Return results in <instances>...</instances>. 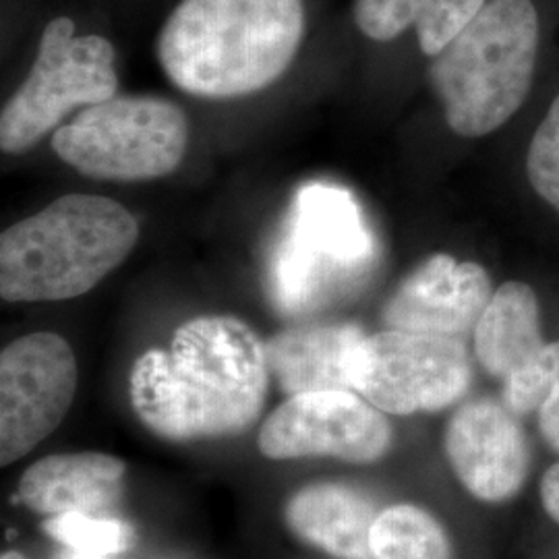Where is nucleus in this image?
Masks as SVG:
<instances>
[{
  "label": "nucleus",
  "mask_w": 559,
  "mask_h": 559,
  "mask_svg": "<svg viewBox=\"0 0 559 559\" xmlns=\"http://www.w3.org/2000/svg\"><path fill=\"white\" fill-rule=\"evenodd\" d=\"M260 336L233 316L185 321L168 348H150L129 373V400L162 440L235 438L260 419L270 390Z\"/></svg>",
  "instance_id": "1"
},
{
  "label": "nucleus",
  "mask_w": 559,
  "mask_h": 559,
  "mask_svg": "<svg viewBox=\"0 0 559 559\" xmlns=\"http://www.w3.org/2000/svg\"><path fill=\"white\" fill-rule=\"evenodd\" d=\"M302 34V0H180L162 27L158 60L182 92L228 100L278 81Z\"/></svg>",
  "instance_id": "2"
},
{
  "label": "nucleus",
  "mask_w": 559,
  "mask_h": 559,
  "mask_svg": "<svg viewBox=\"0 0 559 559\" xmlns=\"http://www.w3.org/2000/svg\"><path fill=\"white\" fill-rule=\"evenodd\" d=\"M140 224L119 201L71 193L0 237V297L52 302L96 288L131 255Z\"/></svg>",
  "instance_id": "3"
},
{
  "label": "nucleus",
  "mask_w": 559,
  "mask_h": 559,
  "mask_svg": "<svg viewBox=\"0 0 559 559\" xmlns=\"http://www.w3.org/2000/svg\"><path fill=\"white\" fill-rule=\"evenodd\" d=\"M539 48V17L531 0H491L441 50L429 81L454 133L483 138L526 100Z\"/></svg>",
  "instance_id": "4"
},
{
  "label": "nucleus",
  "mask_w": 559,
  "mask_h": 559,
  "mask_svg": "<svg viewBox=\"0 0 559 559\" xmlns=\"http://www.w3.org/2000/svg\"><path fill=\"white\" fill-rule=\"evenodd\" d=\"M376 261L378 242L355 195L330 182L302 185L270 258V297L282 316L316 313L355 293Z\"/></svg>",
  "instance_id": "5"
},
{
  "label": "nucleus",
  "mask_w": 559,
  "mask_h": 559,
  "mask_svg": "<svg viewBox=\"0 0 559 559\" xmlns=\"http://www.w3.org/2000/svg\"><path fill=\"white\" fill-rule=\"evenodd\" d=\"M189 145V120L175 102L120 96L85 106L52 135L60 160L100 180L140 182L173 175Z\"/></svg>",
  "instance_id": "6"
},
{
  "label": "nucleus",
  "mask_w": 559,
  "mask_h": 559,
  "mask_svg": "<svg viewBox=\"0 0 559 559\" xmlns=\"http://www.w3.org/2000/svg\"><path fill=\"white\" fill-rule=\"evenodd\" d=\"M117 90L112 44L102 36H75V23L69 17L50 21L29 75L2 108V152H27L69 112L110 100Z\"/></svg>",
  "instance_id": "7"
},
{
  "label": "nucleus",
  "mask_w": 559,
  "mask_h": 559,
  "mask_svg": "<svg viewBox=\"0 0 559 559\" xmlns=\"http://www.w3.org/2000/svg\"><path fill=\"white\" fill-rule=\"evenodd\" d=\"M471 360L459 338L404 330L362 336L348 359L350 390L385 415L438 413L471 385Z\"/></svg>",
  "instance_id": "8"
},
{
  "label": "nucleus",
  "mask_w": 559,
  "mask_h": 559,
  "mask_svg": "<svg viewBox=\"0 0 559 559\" xmlns=\"http://www.w3.org/2000/svg\"><path fill=\"white\" fill-rule=\"evenodd\" d=\"M394 431L385 413L353 390H318L288 396L263 420L258 445L265 459H336L380 462Z\"/></svg>",
  "instance_id": "9"
},
{
  "label": "nucleus",
  "mask_w": 559,
  "mask_h": 559,
  "mask_svg": "<svg viewBox=\"0 0 559 559\" xmlns=\"http://www.w3.org/2000/svg\"><path fill=\"white\" fill-rule=\"evenodd\" d=\"M78 392V359L55 332L13 340L0 355V464L29 454L67 417Z\"/></svg>",
  "instance_id": "10"
},
{
  "label": "nucleus",
  "mask_w": 559,
  "mask_h": 559,
  "mask_svg": "<svg viewBox=\"0 0 559 559\" xmlns=\"http://www.w3.org/2000/svg\"><path fill=\"white\" fill-rule=\"evenodd\" d=\"M443 450L460 485L485 503L516 498L531 471V448L519 417L496 400L462 404L448 420Z\"/></svg>",
  "instance_id": "11"
},
{
  "label": "nucleus",
  "mask_w": 559,
  "mask_h": 559,
  "mask_svg": "<svg viewBox=\"0 0 559 559\" xmlns=\"http://www.w3.org/2000/svg\"><path fill=\"white\" fill-rule=\"evenodd\" d=\"M491 297L479 263L438 253L400 282L383 307V323L388 330L459 338L477 328Z\"/></svg>",
  "instance_id": "12"
},
{
  "label": "nucleus",
  "mask_w": 559,
  "mask_h": 559,
  "mask_svg": "<svg viewBox=\"0 0 559 559\" xmlns=\"http://www.w3.org/2000/svg\"><path fill=\"white\" fill-rule=\"evenodd\" d=\"M127 464L104 452L52 454L34 462L20 480L25 508L41 516H108L124 493Z\"/></svg>",
  "instance_id": "13"
},
{
  "label": "nucleus",
  "mask_w": 559,
  "mask_h": 559,
  "mask_svg": "<svg viewBox=\"0 0 559 559\" xmlns=\"http://www.w3.org/2000/svg\"><path fill=\"white\" fill-rule=\"evenodd\" d=\"M376 501L353 485L320 480L286 501L284 520L297 539L334 559L371 558Z\"/></svg>",
  "instance_id": "14"
},
{
  "label": "nucleus",
  "mask_w": 559,
  "mask_h": 559,
  "mask_svg": "<svg viewBox=\"0 0 559 559\" xmlns=\"http://www.w3.org/2000/svg\"><path fill=\"white\" fill-rule=\"evenodd\" d=\"M365 332L355 323H305L265 342L267 365L288 396L318 390H350L348 359Z\"/></svg>",
  "instance_id": "15"
},
{
  "label": "nucleus",
  "mask_w": 559,
  "mask_h": 559,
  "mask_svg": "<svg viewBox=\"0 0 559 559\" xmlns=\"http://www.w3.org/2000/svg\"><path fill=\"white\" fill-rule=\"evenodd\" d=\"M539 300L524 282H506L493 293L475 328V355L480 367L506 380L540 346Z\"/></svg>",
  "instance_id": "16"
},
{
  "label": "nucleus",
  "mask_w": 559,
  "mask_h": 559,
  "mask_svg": "<svg viewBox=\"0 0 559 559\" xmlns=\"http://www.w3.org/2000/svg\"><path fill=\"white\" fill-rule=\"evenodd\" d=\"M373 559H454L445 526L415 503L383 508L371 531Z\"/></svg>",
  "instance_id": "17"
},
{
  "label": "nucleus",
  "mask_w": 559,
  "mask_h": 559,
  "mask_svg": "<svg viewBox=\"0 0 559 559\" xmlns=\"http://www.w3.org/2000/svg\"><path fill=\"white\" fill-rule=\"evenodd\" d=\"M503 381L501 402L516 417L539 413L559 383V342H545Z\"/></svg>",
  "instance_id": "18"
},
{
  "label": "nucleus",
  "mask_w": 559,
  "mask_h": 559,
  "mask_svg": "<svg viewBox=\"0 0 559 559\" xmlns=\"http://www.w3.org/2000/svg\"><path fill=\"white\" fill-rule=\"evenodd\" d=\"M44 531L83 558H106L129 545V528L108 516L60 514L46 520Z\"/></svg>",
  "instance_id": "19"
},
{
  "label": "nucleus",
  "mask_w": 559,
  "mask_h": 559,
  "mask_svg": "<svg viewBox=\"0 0 559 559\" xmlns=\"http://www.w3.org/2000/svg\"><path fill=\"white\" fill-rule=\"evenodd\" d=\"M526 173L533 189L559 214V96L533 135Z\"/></svg>",
  "instance_id": "20"
},
{
  "label": "nucleus",
  "mask_w": 559,
  "mask_h": 559,
  "mask_svg": "<svg viewBox=\"0 0 559 559\" xmlns=\"http://www.w3.org/2000/svg\"><path fill=\"white\" fill-rule=\"evenodd\" d=\"M487 0H433L417 21L420 50L438 57L480 13Z\"/></svg>",
  "instance_id": "21"
},
{
  "label": "nucleus",
  "mask_w": 559,
  "mask_h": 559,
  "mask_svg": "<svg viewBox=\"0 0 559 559\" xmlns=\"http://www.w3.org/2000/svg\"><path fill=\"white\" fill-rule=\"evenodd\" d=\"M433 0H355V23L376 41L399 38L404 29L417 25Z\"/></svg>",
  "instance_id": "22"
},
{
  "label": "nucleus",
  "mask_w": 559,
  "mask_h": 559,
  "mask_svg": "<svg viewBox=\"0 0 559 559\" xmlns=\"http://www.w3.org/2000/svg\"><path fill=\"white\" fill-rule=\"evenodd\" d=\"M539 429L545 441L559 452V383L539 408Z\"/></svg>",
  "instance_id": "23"
},
{
  "label": "nucleus",
  "mask_w": 559,
  "mask_h": 559,
  "mask_svg": "<svg viewBox=\"0 0 559 559\" xmlns=\"http://www.w3.org/2000/svg\"><path fill=\"white\" fill-rule=\"evenodd\" d=\"M540 503L547 516L559 524V462L551 464L540 479Z\"/></svg>",
  "instance_id": "24"
},
{
  "label": "nucleus",
  "mask_w": 559,
  "mask_h": 559,
  "mask_svg": "<svg viewBox=\"0 0 559 559\" xmlns=\"http://www.w3.org/2000/svg\"><path fill=\"white\" fill-rule=\"evenodd\" d=\"M0 559H27L23 554H20V551H4L2 554V558Z\"/></svg>",
  "instance_id": "25"
}]
</instances>
